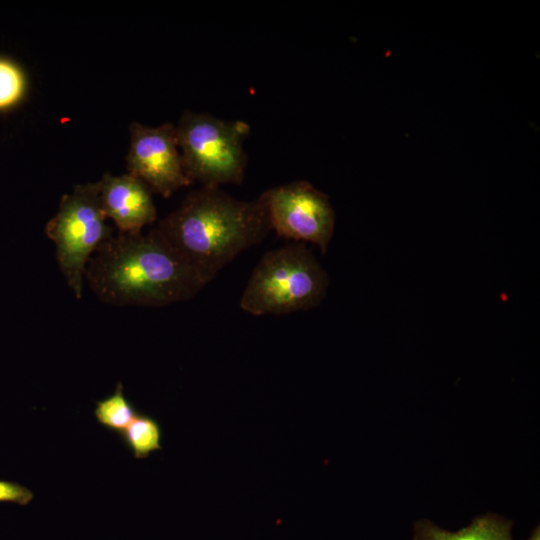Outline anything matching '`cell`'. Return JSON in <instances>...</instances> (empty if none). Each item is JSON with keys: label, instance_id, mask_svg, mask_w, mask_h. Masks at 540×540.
Listing matches in <instances>:
<instances>
[{"label": "cell", "instance_id": "cell-1", "mask_svg": "<svg viewBox=\"0 0 540 540\" xmlns=\"http://www.w3.org/2000/svg\"><path fill=\"white\" fill-rule=\"evenodd\" d=\"M156 230L206 286L271 231L260 197L238 200L220 187L191 191Z\"/></svg>", "mask_w": 540, "mask_h": 540}, {"label": "cell", "instance_id": "cell-2", "mask_svg": "<svg viewBox=\"0 0 540 540\" xmlns=\"http://www.w3.org/2000/svg\"><path fill=\"white\" fill-rule=\"evenodd\" d=\"M85 280L102 302L118 306L163 307L187 301L205 286L156 228L103 242Z\"/></svg>", "mask_w": 540, "mask_h": 540}, {"label": "cell", "instance_id": "cell-3", "mask_svg": "<svg viewBox=\"0 0 540 540\" xmlns=\"http://www.w3.org/2000/svg\"><path fill=\"white\" fill-rule=\"evenodd\" d=\"M327 272L302 243L266 252L246 283L240 308L254 316L309 310L324 299Z\"/></svg>", "mask_w": 540, "mask_h": 540}, {"label": "cell", "instance_id": "cell-4", "mask_svg": "<svg viewBox=\"0 0 540 540\" xmlns=\"http://www.w3.org/2000/svg\"><path fill=\"white\" fill-rule=\"evenodd\" d=\"M175 127L184 170L192 183L220 188L242 183L248 161L244 141L250 132L246 122L186 110Z\"/></svg>", "mask_w": 540, "mask_h": 540}, {"label": "cell", "instance_id": "cell-5", "mask_svg": "<svg viewBox=\"0 0 540 540\" xmlns=\"http://www.w3.org/2000/svg\"><path fill=\"white\" fill-rule=\"evenodd\" d=\"M102 210L97 182L78 184L61 197L56 214L45 227L56 248V260L67 285L81 299L88 262L113 236Z\"/></svg>", "mask_w": 540, "mask_h": 540}, {"label": "cell", "instance_id": "cell-6", "mask_svg": "<svg viewBox=\"0 0 540 540\" xmlns=\"http://www.w3.org/2000/svg\"><path fill=\"white\" fill-rule=\"evenodd\" d=\"M259 197L276 235L312 243L326 253L334 233L335 211L325 193L299 180L269 188Z\"/></svg>", "mask_w": 540, "mask_h": 540}, {"label": "cell", "instance_id": "cell-7", "mask_svg": "<svg viewBox=\"0 0 540 540\" xmlns=\"http://www.w3.org/2000/svg\"><path fill=\"white\" fill-rule=\"evenodd\" d=\"M129 133L130 146L126 156L128 173L164 198L193 184L184 170L175 125L166 122L150 127L132 122Z\"/></svg>", "mask_w": 540, "mask_h": 540}, {"label": "cell", "instance_id": "cell-8", "mask_svg": "<svg viewBox=\"0 0 540 540\" xmlns=\"http://www.w3.org/2000/svg\"><path fill=\"white\" fill-rule=\"evenodd\" d=\"M102 210L122 234H138L154 223L157 210L152 191L136 176L109 172L97 181Z\"/></svg>", "mask_w": 540, "mask_h": 540}, {"label": "cell", "instance_id": "cell-9", "mask_svg": "<svg viewBox=\"0 0 540 540\" xmlns=\"http://www.w3.org/2000/svg\"><path fill=\"white\" fill-rule=\"evenodd\" d=\"M513 522L494 513L475 517L455 532L445 530L429 520L415 523L413 540H513Z\"/></svg>", "mask_w": 540, "mask_h": 540}, {"label": "cell", "instance_id": "cell-10", "mask_svg": "<svg viewBox=\"0 0 540 540\" xmlns=\"http://www.w3.org/2000/svg\"><path fill=\"white\" fill-rule=\"evenodd\" d=\"M119 436L136 459H145L152 452L162 449L161 426L147 414L138 412Z\"/></svg>", "mask_w": 540, "mask_h": 540}, {"label": "cell", "instance_id": "cell-11", "mask_svg": "<svg viewBox=\"0 0 540 540\" xmlns=\"http://www.w3.org/2000/svg\"><path fill=\"white\" fill-rule=\"evenodd\" d=\"M138 412L125 397L121 382L116 385L110 396L97 401L94 409L98 423L118 435L129 425Z\"/></svg>", "mask_w": 540, "mask_h": 540}, {"label": "cell", "instance_id": "cell-12", "mask_svg": "<svg viewBox=\"0 0 540 540\" xmlns=\"http://www.w3.org/2000/svg\"><path fill=\"white\" fill-rule=\"evenodd\" d=\"M27 88L23 70L13 61L0 58V110L18 104Z\"/></svg>", "mask_w": 540, "mask_h": 540}, {"label": "cell", "instance_id": "cell-13", "mask_svg": "<svg viewBox=\"0 0 540 540\" xmlns=\"http://www.w3.org/2000/svg\"><path fill=\"white\" fill-rule=\"evenodd\" d=\"M34 493L16 482L0 480V502H13L25 506L31 502Z\"/></svg>", "mask_w": 540, "mask_h": 540}, {"label": "cell", "instance_id": "cell-14", "mask_svg": "<svg viewBox=\"0 0 540 540\" xmlns=\"http://www.w3.org/2000/svg\"><path fill=\"white\" fill-rule=\"evenodd\" d=\"M527 540H540V528H539V526L534 528V530L532 531L529 539H527Z\"/></svg>", "mask_w": 540, "mask_h": 540}]
</instances>
